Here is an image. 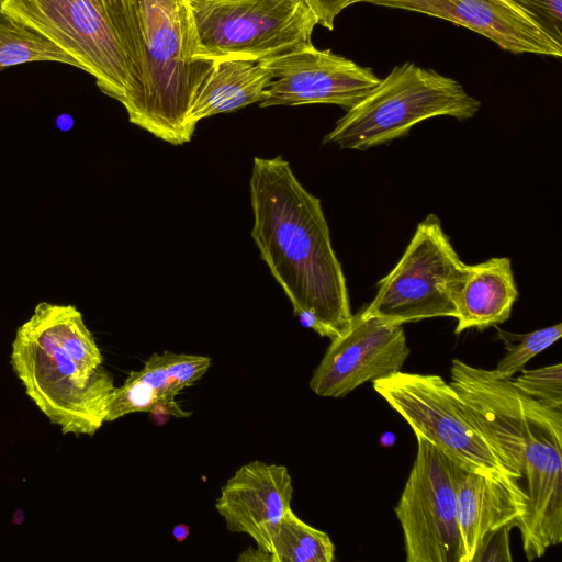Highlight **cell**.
Listing matches in <instances>:
<instances>
[{
	"instance_id": "cell-1",
	"label": "cell",
	"mask_w": 562,
	"mask_h": 562,
	"mask_svg": "<svg viewBox=\"0 0 562 562\" xmlns=\"http://www.w3.org/2000/svg\"><path fill=\"white\" fill-rule=\"evenodd\" d=\"M251 237L302 326L333 339L350 325L346 278L318 198L281 156L254 159Z\"/></svg>"
},
{
	"instance_id": "cell-2",
	"label": "cell",
	"mask_w": 562,
	"mask_h": 562,
	"mask_svg": "<svg viewBox=\"0 0 562 562\" xmlns=\"http://www.w3.org/2000/svg\"><path fill=\"white\" fill-rule=\"evenodd\" d=\"M450 384L504 463L526 480L517 528L531 561L562 541V411L524 393L512 379L453 359Z\"/></svg>"
},
{
	"instance_id": "cell-3",
	"label": "cell",
	"mask_w": 562,
	"mask_h": 562,
	"mask_svg": "<svg viewBox=\"0 0 562 562\" xmlns=\"http://www.w3.org/2000/svg\"><path fill=\"white\" fill-rule=\"evenodd\" d=\"M81 312L40 302L18 327L10 364L26 395L61 434L93 436L105 423L112 374Z\"/></svg>"
},
{
	"instance_id": "cell-4",
	"label": "cell",
	"mask_w": 562,
	"mask_h": 562,
	"mask_svg": "<svg viewBox=\"0 0 562 562\" xmlns=\"http://www.w3.org/2000/svg\"><path fill=\"white\" fill-rule=\"evenodd\" d=\"M0 12L42 34L126 112L142 88L134 0H0Z\"/></svg>"
},
{
	"instance_id": "cell-5",
	"label": "cell",
	"mask_w": 562,
	"mask_h": 562,
	"mask_svg": "<svg viewBox=\"0 0 562 562\" xmlns=\"http://www.w3.org/2000/svg\"><path fill=\"white\" fill-rule=\"evenodd\" d=\"M142 88L128 121L172 145L191 140L190 109L214 61L198 58L189 0H134Z\"/></svg>"
},
{
	"instance_id": "cell-6",
	"label": "cell",
	"mask_w": 562,
	"mask_h": 562,
	"mask_svg": "<svg viewBox=\"0 0 562 562\" xmlns=\"http://www.w3.org/2000/svg\"><path fill=\"white\" fill-rule=\"evenodd\" d=\"M481 102L453 78L411 61L395 66L363 99L347 110L324 144L367 150L406 136L418 123L436 116L473 117Z\"/></svg>"
},
{
	"instance_id": "cell-7",
	"label": "cell",
	"mask_w": 562,
	"mask_h": 562,
	"mask_svg": "<svg viewBox=\"0 0 562 562\" xmlns=\"http://www.w3.org/2000/svg\"><path fill=\"white\" fill-rule=\"evenodd\" d=\"M374 391L423 438L464 469L495 480L528 501L464 402L440 375L403 372L372 382Z\"/></svg>"
},
{
	"instance_id": "cell-8",
	"label": "cell",
	"mask_w": 562,
	"mask_h": 562,
	"mask_svg": "<svg viewBox=\"0 0 562 562\" xmlns=\"http://www.w3.org/2000/svg\"><path fill=\"white\" fill-rule=\"evenodd\" d=\"M198 58L261 61L312 44L304 0H189Z\"/></svg>"
},
{
	"instance_id": "cell-9",
	"label": "cell",
	"mask_w": 562,
	"mask_h": 562,
	"mask_svg": "<svg viewBox=\"0 0 562 562\" xmlns=\"http://www.w3.org/2000/svg\"><path fill=\"white\" fill-rule=\"evenodd\" d=\"M469 266L452 247L439 217L428 214L363 311L398 325L456 317L457 299Z\"/></svg>"
},
{
	"instance_id": "cell-10",
	"label": "cell",
	"mask_w": 562,
	"mask_h": 562,
	"mask_svg": "<svg viewBox=\"0 0 562 562\" xmlns=\"http://www.w3.org/2000/svg\"><path fill=\"white\" fill-rule=\"evenodd\" d=\"M417 451L394 508L407 562H461L457 488L463 469L427 440Z\"/></svg>"
},
{
	"instance_id": "cell-11",
	"label": "cell",
	"mask_w": 562,
	"mask_h": 562,
	"mask_svg": "<svg viewBox=\"0 0 562 562\" xmlns=\"http://www.w3.org/2000/svg\"><path fill=\"white\" fill-rule=\"evenodd\" d=\"M330 340L310 381L311 390L322 397H344L366 382L390 376L402 370L409 355L403 325L363 308Z\"/></svg>"
},
{
	"instance_id": "cell-12",
	"label": "cell",
	"mask_w": 562,
	"mask_h": 562,
	"mask_svg": "<svg viewBox=\"0 0 562 562\" xmlns=\"http://www.w3.org/2000/svg\"><path fill=\"white\" fill-rule=\"evenodd\" d=\"M258 63L273 77L260 108L324 103L349 110L380 81L371 68L313 44Z\"/></svg>"
},
{
	"instance_id": "cell-13",
	"label": "cell",
	"mask_w": 562,
	"mask_h": 562,
	"mask_svg": "<svg viewBox=\"0 0 562 562\" xmlns=\"http://www.w3.org/2000/svg\"><path fill=\"white\" fill-rule=\"evenodd\" d=\"M358 2L443 19L476 32L514 54L562 55V44L509 0H352V4Z\"/></svg>"
},
{
	"instance_id": "cell-14",
	"label": "cell",
	"mask_w": 562,
	"mask_h": 562,
	"mask_svg": "<svg viewBox=\"0 0 562 562\" xmlns=\"http://www.w3.org/2000/svg\"><path fill=\"white\" fill-rule=\"evenodd\" d=\"M292 497L288 468L255 460L226 481L215 508L229 531L250 536L265 550L270 531L291 508Z\"/></svg>"
},
{
	"instance_id": "cell-15",
	"label": "cell",
	"mask_w": 562,
	"mask_h": 562,
	"mask_svg": "<svg viewBox=\"0 0 562 562\" xmlns=\"http://www.w3.org/2000/svg\"><path fill=\"white\" fill-rule=\"evenodd\" d=\"M457 510L461 562H472L490 532L506 525L518 527L526 515L527 501L502 483L463 468L458 481Z\"/></svg>"
},
{
	"instance_id": "cell-16",
	"label": "cell",
	"mask_w": 562,
	"mask_h": 562,
	"mask_svg": "<svg viewBox=\"0 0 562 562\" xmlns=\"http://www.w3.org/2000/svg\"><path fill=\"white\" fill-rule=\"evenodd\" d=\"M518 297L512 261L493 257L469 266V272L457 299L454 334L468 329L484 330L506 322Z\"/></svg>"
},
{
	"instance_id": "cell-17",
	"label": "cell",
	"mask_w": 562,
	"mask_h": 562,
	"mask_svg": "<svg viewBox=\"0 0 562 562\" xmlns=\"http://www.w3.org/2000/svg\"><path fill=\"white\" fill-rule=\"evenodd\" d=\"M273 80L271 72L260 63L244 59H222L203 82L188 116L190 128L206 117L228 113L252 103H261L268 97Z\"/></svg>"
},
{
	"instance_id": "cell-18",
	"label": "cell",
	"mask_w": 562,
	"mask_h": 562,
	"mask_svg": "<svg viewBox=\"0 0 562 562\" xmlns=\"http://www.w3.org/2000/svg\"><path fill=\"white\" fill-rule=\"evenodd\" d=\"M210 366L209 357L164 351L153 353L136 373L156 387L160 397L159 405L169 415L187 417L190 413L181 409L176 395L198 382Z\"/></svg>"
},
{
	"instance_id": "cell-19",
	"label": "cell",
	"mask_w": 562,
	"mask_h": 562,
	"mask_svg": "<svg viewBox=\"0 0 562 562\" xmlns=\"http://www.w3.org/2000/svg\"><path fill=\"white\" fill-rule=\"evenodd\" d=\"M265 550L273 562L335 560V544L328 533L304 522L291 508L270 531Z\"/></svg>"
},
{
	"instance_id": "cell-20",
	"label": "cell",
	"mask_w": 562,
	"mask_h": 562,
	"mask_svg": "<svg viewBox=\"0 0 562 562\" xmlns=\"http://www.w3.org/2000/svg\"><path fill=\"white\" fill-rule=\"evenodd\" d=\"M32 61H55L78 68L53 42L0 12V68Z\"/></svg>"
},
{
	"instance_id": "cell-21",
	"label": "cell",
	"mask_w": 562,
	"mask_h": 562,
	"mask_svg": "<svg viewBox=\"0 0 562 562\" xmlns=\"http://www.w3.org/2000/svg\"><path fill=\"white\" fill-rule=\"evenodd\" d=\"M494 327L506 353L493 371L503 379L514 378L533 357L557 342L562 335L561 323L526 334L509 333Z\"/></svg>"
},
{
	"instance_id": "cell-22",
	"label": "cell",
	"mask_w": 562,
	"mask_h": 562,
	"mask_svg": "<svg viewBox=\"0 0 562 562\" xmlns=\"http://www.w3.org/2000/svg\"><path fill=\"white\" fill-rule=\"evenodd\" d=\"M159 404L156 387L136 371H132L121 386L114 387L108 403L105 422H114L131 413H151Z\"/></svg>"
},
{
	"instance_id": "cell-23",
	"label": "cell",
	"mask_w": 562,
	"mask_h": 562,
	"mask_svg": "<svg viewBox=\"0 0 562 562\" xmlns=\"http://www.w3.org/2000/svg\"><path fill=\"white\" fill-rule=\"evenodd\" d=\"M515 384L527 395L554 408L562 411V364L558 362L520 371L513 378Z\"/></svg>"
},
{
	"instance_id": "cell-24",
	"label": "cell",
	"mask_w": 562,
	"mask_h": 562,
	"mask_svg": "<svg viewBox=\"0 0 562 562\" xmlns=\"http://www.w3.org/2000/svg\"><path fill=\"white\" fill-rule=\"evenodd\" d=\"M562 44V0H509Z\"/></svg>"
},
{
	"instance_id": "cell-25",
	"label": "cell",
	"mask_w": 562,
	"mask_h": 562,
	"mask_svg": "<svg viewBox=\"0 0 562 562\" xmlns=\"http://www.w3.org/2000/svg\"><path fill=\"white\" fill-rule=\"evenodd\" d=\"M512 526H503L490 532L477 548L472 562H510L513 561L509 532Z\"/></svg>"
},
{
	"instance_id": "cell-26",
	"label": "cell",
	"mask_w": 562,
	"mask_h": 562,
	"mask_svg": "<svg viewBox=\"0 0 562 562\" xmlns=\"http://www.w3.org/2000/svg\"><path fill=\"white\" fill-rule=\"evenodd\" d=\"M317 20V24L331 31L337 15L347 7L352 4V0H304Z\"/></svg>"
},
{
	"instance_id": "cell-27",
	"label": "cell",
	"mask_w": 562,
	"mask_h": 562,
	"mask_svg": "<svg viewBox=\"0 0 562 562\" xmlns=\"http://www.w3.org/2000/svg\"><path fill=\"white\" fill-rule=\"evenodd\" d=\"M237 561L238 562H273L271 554L268 551H266L259 547L247 548L245 551H243L238 555Z\"/></svg>"
},
{
	"instance_id": "cell-28",
	"label": "cell",
	"mask_w": 562,
	"mask_h": 562,
	"mask_svg": "<svg viewBox=\"0 0 562 562\" xmlns=\"http://www.w3.org/2000/svg\"><path fill=\"white\" fill-rule=\"evenodd\" d=\"M189 533L190 528L184 524H178L172 529V535L178 542H182L183 540H186Z\"/></svg>"
},
{
	"instance_id": "cell-29",
	"label": "cell",
	"mask_w": 562,
	"mask_h": 562,
	"mask_svg": "<svg viewBox=\"0 0 562 562\" xmlns=\"http://www.w3.org/2000/svg\"><path fill=\"white\" fill-rule=\"evenodd\" d=\"M1 70H3V69H2V68H0V72H1Z\"/></svg>"
}]
</instances>
